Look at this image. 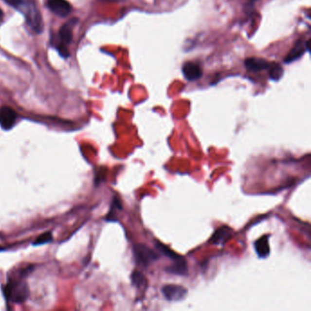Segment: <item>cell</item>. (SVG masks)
I'll return each mask as SVG.
<instances>
[{"mask_svg": "<svg viewBox=\"0 0 311 311\" xmlns=\"http://www.w3.org/2000/svg\"><path fill=\"white\" fill-rule=\"evenodd\" d=\"M77 21V18H72L71 20L66 22L58 30V36L54 37L52 38L53 41L51 44L63 58H68L70 56V51L68 47L73 41V29Z\"/></svg>", "mask_w": 311, "mask_h": 311, "instance_id": "1", "label": "cell"}, {"mask_svg": "<svg viewBox=\"0 0 311 311\" xmlns=\"http://www.w3.org/2000/svg\"><path fill=\"white\" fill-rule=\"evenodd\" d=\"M3 292L7 299L17 304L25 302L29 295L28 285L18 279H9Z\"/></svg>", "mask_w": 311, "mask_h": 311, "instance_id": "2", "label": "cell"}, {"mask_svg": "<svg viewBox=\"0 0 311 311\" xmlns=\"http://www.w3.org/2000/svg\"><path fill=\"white\" fill-rule=\"evenodd\" d=\"M133 256L137 265L143 268H148L158 259L159 256L150 247L143 244H137L133 246Z\"/></svg>", "mask_w": 311, "mask_h": 311, "instance_id": "3", "label": "cell"}, {"mask_svg": "<svg viewBox=\"0 0 311 311\" xmlns=\"http://www.w3.org/2000/svg\"><path fill=\"white\" fill-rule=\"evenodd\" d=\"M21 12L25 15L26 20L28 22L29 26L31 27V29H33L37 33L42 32V30H43L42 17L34 3H32V2L26 3Z\"/></svg>", "mask_w": 311, "mask_h": 311, "instance_id": "4", "label": "cell"}, {"mask_svg": "<svg viewBox=\"0 0 311 311\" xmlns=\"http://www.w3.org/2000/svg\"><path fill=\"white\" fill-rule=\"evenodd\" d=\"M187 290L180 285L169 284L162 288V293L168 301H180L187 295Z\"/></svg>", "mask_w": 311, "mask_h": 311, "instance_id": "5", "label": "cell"}, {"mask_svg": "<svg viewBox=\"0 0 311 311\" xmlns=\"http://www.w3.org/2000/svg\"><path fill=\"white\" fill-rule=\"evenodd\" d=\"M46 5L54 14L59 17H67L73 11V7L68 0H47Z\"/></svg>", "mask_w": 311, "mask_h": 311, "instance_id": "6", "label": "cell"}, {"mask_svg": "<svg viewBox=\"0 0 311 311\" xmlns=\"http://www.w3.org/2000/svg\"><path fill=\"white\" fill-rule=\"evenodd\" d=\"M18 114L14 110L7 106L0 108V126L4 130H10L14 127Z\"/></svg>", "mask_w": 311, "mask_h": 311, "instance_id": "7", "label": "cell"}, {"mask_svg": "<svg viewBox=\"0 0 311 311\" xmlns=\"http://www.w3.org/2000/svg\"><path fill=\"white\" fill-rule=\"evenodd\" d=\"M183 74L189 81H196L203 76V71L197 62L188 61L183 65Z\"/></svg>", "mask_w": 311, "mask_h": 311, "instance_id": "8", "label": "cell"}, {"mask_svg": "<svg viewBox=\"0 0 311 311\" xmlns=\"http://www.w3.org/2000/svg\"><path fill=\"white\" fill-rule=\"evenodd\" d=\"M310 39H308L307 41H297L296 45L294 46V48L290 51V53L287 55V57L285 58V63H291L295 60H297V58H301L305 53V51H310Z\"/></svg>", "mask_w": 311, "mask_h": 311, "instance_id": "9", "label": "cell"}, {"mask_svg": "<svg viewBox=\"0 0 311 311\" xmlns=\"http://www.w3.org/2000/svg\"><path fill=\"white\" fill-rule=\"evenodd\" d=\"M232 229L229 226H221L217 229L212 238L209 240L210 244L221 246L225 244L229 239L231 238Z\"/></svg>", "mask_w": 311, "mask_h": 311, "instance_id": "10", "label": "cell"}, {"mask_svg": "<svg viewBox=\"0 0 311 311\" xmlns=\"http://www.w3.org/2000/svg\"><path fill=\"white\" fill-rule=\"evenodd\" d=\"M270 63H268L267 60L263 58H246L245 60V67L246 70L254 72V73H258L261 71L268 70Z\"/></svg>", "mask_w": 311, "mask_h": 311, "instance_id": "11", "label": "cell"}, {"mask_svg": "<svg viewBox=\"0 0 311 311\" xmlns=\"http://www.w3.org/2000/svg\"><path fill=\"white\" fill-rule=\"evenodd\" d=\"M254 247L257 256L261 258H266L268 256L270 253V246L268 236H264L261 238L257 239L254 244Z\"/></svg>", "mask_w": 311, "mask_h": 311, "instance_id": "12", "label": "cell"}, {"mask_svg": "<svg viewBox=\"0 0 311 311\" xmlns=\"http://www.w3.org/2000/svg\"><path fill=\"white\" fill-rule=\"evenodd\" d=\"M167 272L171 274H175L178 275H186L187 274V264L183 259L174 262V265L170 266L166 268Z\"/></svg>", "mask_w": 311, "mask_h": 311, "instance_id": "13", "label": "cell"}, {"mask_svg": "<svg viewBox=\"0 0 311 311\" xmlns=\"http://www.w3.org/2000/svg\"><path fill=\"white\" fill-rule=\"evenodd\" d=\"M155 247L159 250L160 253H162L163 255H165V256H167V257L171 258L174 262L183 259V257L182 256L177 255V254L174 252L172 249H170L168 246L163 245V244L160 243V242H155Z\"/></svg>", "mask_w": 311, "mask_h": 311, "instance_id": "14", "label": "cell"}, {"mask_svg": "<svg viewBox=\"0 0 311 311\" xmlns=\"http://www.w3.org/2000/svg\"><path fill=\"white\" fill-rule=\"evenodd\" d=\"M269 78L274 81H278L282 78L284 70L278 63H271L268 67Z\"/></svg>", "mask_w": 311, "mask_h": 311, "instance_id": "15", "label": "cell"}, {"mask_svg": "<svg viewBox=\"0 0 311 311\" xmlns=\"http://www.w3.org/2000/svg\"><path fill=\"white\" fill-rule=\"evenodd\" d=\"M131 283L137 289L145 288L147 284V280L145 275L140 271H133L131 274Z\"/></svg>", "mask_w": 311, "mask_h": 311, "instance_id": "16", "label": "cell"}, {"mask_svg": "<svg viewBox=\"0 0 311 311\" xmlns=\"http://www.w3.org/2000/svg\"><path fill=\"white\" fill-rule=\"evenodd\" d=\"M52 235H51V232H47V233H44L42 235H40L39 237L37 238L36 240L33 242V245L34 246H39V245H43V244H47V243H50L52 241Z\"/></svg>", "mask_w": 311, "mask_h": 311, "instance_id": "17", "label": "cell"}, {"mask_svg": "<svg viewBox=\"0 0 311 311\" xmlns=\"http://www.w3.org/2000/svg\"><path fill=\"white\" fill-rule=\"evenodd\" d=\"M7 5L10 7H14L15 9H18L19 11H22V9L25 7L26 2L25 0H3Z\"/></svg>", "mask_w": 311, "mask_h": 311, "instance_id": "18", "label": "cell"}, {"mask_svg": "<svg viewBox=\"0 0 311 311\" xmlns=\"http://www.w3.org/2000/svg\"><path fill=\"white\" fill-rule=\"evenodd\" d=\"M101 1H104V2H123L124 0H101Z\"/></svg>", "mask_w": 311, "mask_h": 311, "instance_id": "19", "label": "cell"}, {"mask_svg": "<svg viewBox=\"0 0 311 311\" xmlns=\"http://www.w3.org/2000/svg\"><path fill=\"white\" fill-rule=\"evenodd\" d=\"M3 18V11L0 9V20H2Z\"/></svg>", "mask_w": 311, "mask_h": 311, "instance_id": "20", "label": "cell"}, {"mask_svg": "<svg viewBox=\"0 0 311 311\" xmlns=\"http://www.w3.org/2000/svg\"><path fill=\"white\" fill-rule=\"evenodd\" d=\"M1 250H3V248H2V247H0V251H1Z\"/></svg>", "mask_w": 311, "mask_h": 311, "instance_id": "21", "label": "cell"}, {"mask_svg": "<svg viewBox=\"0 0 311 311\" xmlns=\"http://www.w3.org/2000/svg\"><path fill=\"white\" fill-rule=\"evenodd\" d=\"M250 1H256V0H250Z\"/></svg>", "mask_w": 311, "mask_h": 311, "instance_id": "22", "label": "cell"}]
</instances>
